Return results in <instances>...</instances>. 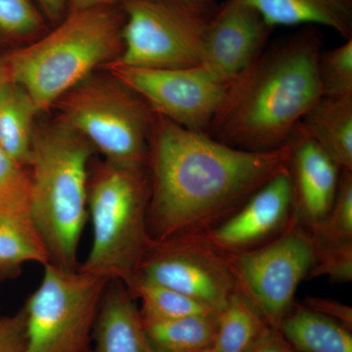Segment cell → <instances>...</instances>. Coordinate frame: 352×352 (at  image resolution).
<instances>
[{"label":"cell","instance_id":"1","mask_svg":"<svg viewBox=\"0 0 352 352\" xmlns=\"http://www.w3.org/2000/svg\"><path fill=\"white\" fill-rule=\"evenodd\" d=\"M155 116L149 141L147 217L155 242L205 232L289 168V144L270 151H248L208 132Z\"/></svg>","mask_w":352,"mask_h":352},{"label":"cell","instance_id":"2","mask_svg":"<svg viewBox=\"0 0 352 352\" xmlns=\"http://www.w3.org/2000/svg\"><path fill=\"white\" fill-rule=\"evenodd\" d=\"M315 27L264 50L227 85L208 133L239 149L263 152L288 144L305 113L322 97Z\"/></svg>","mask_w":352,"mask_h":352},{"label":"cell","instance_id":"3","mask_svg":"<svg viewBox=\"0 0 352 352\" xmlns=\"http://www.w3.org/2000/svg\"><path fill=\"white\" fill-rule=\"evenodd\" d=\"M124 15L118 3L69 11L43 38L4 59L7 75L39 112L48 110L100 65L119 59Z\"/></svg>","mask_w":352,"mask_h":352},{"label":"cell","instance_id":"4","mask_svg":"<svg viewBox=\"0 0 352 352\" xmlns=\"http://www.w3.org/2000/svg\"><path fill=\"white\" fill-rule=\"evenodd\" d=\"M94 151V146L61 122L34 131L29 168L32 219L50 263L66 270L80 268Z\"/></svg>","mask_w":352,"mask_h":352},{"label":"cell","instance_id":"5","mask_svg":"<svg viewBox=\"0 0 352 352\" xmlns=\"http://www.w3.org/2000/svg\"><path fill=\"white\" fill-rule=\"evenodd\" d=\"M150 193L146 166L106 162L97 168L88 182L92 244L78 270L131 286L153 243L147 223Z\"/></svg>","mask_w":352,"mask_h":352},{"label":"cell","instance_id":"6","mask_svg":"<svg viewBox=\"0 0 352 352\" xmlns=\"http://www.w3.org/2000/svg\"><path fill=\"white\" fill-rule=\"evenodd\" d=\"M59 102V122L100 151L106 162L131 168L148 166L154 113L115 76L113 80L88 76Z\"/></svg>","mask_w":352,"mask_h":352},{"label":"cell","instance_id":"7","mask_svg":"<svg viewBox=\"0 0 352 352\" xmlns=\"http://www.w3.org/2000/svg\"><path fill=\"white\" fill-rule=\"evenodd\" d=\"M217 0H120L122 54L113 63L146 69L201 66Z\"/></svg>","mask_w":352,"mask_h":352},{"label":"cell","instance_id":"8","mask_svg":"<svg viewBox=\"0 0 352 352\" xmlns=\"http://www.w3.org/2000/svg\"><path fill=\"white\" fill-rule=\"evenodd\" d=\"M25 302L27 352H91L99 307L110 280L48 263Z\"/></svg>","mask_w":352,"mask_h":352},{"label":"cell","instance_id":"9","mask_svg":"<svg viewBox=\"0 0 352 352\" xmlns=\"http://www.w3.org/2000/svg\"><path fill=\"white\" fill-rule=\"evenodd\" d=\"M224 254L236 289L270 327L279 328L295 305L298 285L314 263V241L307 229L294 214L288 227L270 242Z\"/></svg>","mask_w":352,"mask_h":352},{"label":"cell","instance_id":"10","mask_svg":"<svg viewBox=\"0 0 352 352\" xmlns=\"http://www.w3.org/2000/svg\"><path fill=\"white\" fill-rule=\"evenodd\" d=\"M138 274L217 312L236 291L226 254L215 249L203 233L153 241Z\"/></svg>","mask_w":352,"mask_h":352},{"label":"cell","instance_id":"11","mask_svg":"<svg viewBox=\"0 0 352 352\" xmlns=\"http://www.w3.org/2000/svg\"><path fill=\"white\" fill-rule=\"evenodd\" d=\"M110 68L155 115L193 131H208L228 85L215 80L201 66L146 69L112 63Z\"/></svg>","mask_w":352,"mask_h":352},{"label":"cell","instance_id":"12","mask_svg":"<svg viewBox=\"0 0 352 352\" xmlns=\"http://www.w3.org/2000/svg\"><path fill=\"white\" fill-rule=\"evenodd\" d=\"M272 30L245 0H226L208 25L201 67L228 83L265 50Z\"/></svg>","mask_w":352,"mask_h":352},{"label":"cell","instance_id":"13","mask_svg":"<svg viewBox=\"0 0 352 352\" xmlns=\"http://www.w3.org/2000/svg\"><path fill=\"white\" fill-rule=\"evenodd\" d=\"M293 217V187L288 168L265 183L237 212L203 235L223 254L248 251L279 236Z\"/></svg>","mask_w":352,"mask_h":352},{"label":"cell","instance_id":"14","mask_svg":"<svg viewBox=\"0 0 352 352\" xmlns=\"http://www.w3.org/2000/svg\"><path fill=\"white\" fill-rule=\"evenodd\" d=\"M288 144L294 214L308 231L332 208L342 170L298 126Z\"/></svg>","mask_w":352,"mask_h":352},{"label":"cell","instance_id":"15","mask_svg":"<svg viewBox=\"0 0 352 352\" xmlns=\"http://www.w3.org/2000/svg\"><path fill=\"white\" fill-rule=\"evenodd\" d=\"M91 352H160L148 336L135 298L118 280L109 282L102 298Z\"/></svg>","mask_w":352,"mask_h":352},{"label":"cell","instance_id":"16","mask_svg":"<svg viewBox=\"0 0 352 352\" xmlns=\"http://www.w3.org/2000/svg\"><path fill=\"white\" fill-rule=\"evenodd\" d=\"M28 263H50L32 221L31 188L0 194V276L18 274Z\"/></svg>","mask_w":352,"mask_h":352},{"label":"cell","instance_id":"17","mask_svg":"<svg viewBox=\"0 0 352 352\" xmlns=\"http://www.w3.org/2000/svg\"><path fill=\"white\" fill-rule=\"evenodd\" d=\"M298 127L340 170L352 173V96H322Z\"/></svg>","mask_w":352,"mask_h":352},{"label":"cell","instance_id":"18","mask_svg":"<svg viewBox=\"0 0 352 352\" xmlns=\"http://www.w3.org/2000/svg\"><path fill=\"white\" fill-rule=\"evenodd\" d=\"M270 27H323L352 38V0H245Z\"/></svg>","mask_w":352,"mask_h":352},{"label":"cell","instance_id":"19","mask_svg":"<svg viewBox=\"0 0 352 352\" xmlns=\"http://www.w3.org/2000/svg\"><path fill=\"white\" fill-rule=\"evenodd\" d=\"M39 111L27 91L8 76L0 80V147L29 168L34 118Z\"/></svg>","mask_w":352,"mask_h":352},{"label":"cell","instance_id":"20","mask_svg":"<svg viewBox=\"0 0 352 352\" xmlns=\"http://www.w3.org/2000/svg\"><path fill=\"white\" fill-rule=\"evenodd\" d=\"M278 329L300 352H352L351 330L303 305L295 302Z\"/></svg>","mask_w":352,"mask_h":352},{"label":"cell","instance_id":"21","mask_svg":"<svg viewBox=\"0 0 352 352\" xmlns=\"http://www.w3.org/2000/svg\"><path fill=\"white\" fill-rule=\"evenodd\" d=\"M270 326L236 289L219 312L217 333L210 352H251Z\"/></svg>","mask_w":352,"mask_h":352},{"label":"cell","instance_id":"22","mask_svg":"<svg viewBox=\"0 0 352 352\" xmlns=\"http://www.w3.org/2000/svg\"><path fill=\"white\" fill-rule=\"evenodd\" d=\"M217 319L219 312H210L143 322L150 340L160 352H203L208 351L214 342Z\"/></svg>","mask_w":352,"mask_h":352},{"label":"cell","instance_id":"23","mask_svg":"<svg viewBox=\"0 0 352 352\" xmlns=\"http://www.w3.org/2000/svg\"><path fill=\"white\" fill-rule=\"evenodd\" d=\"M129 291L135 300H140L139 309L146 321L170 320L189 315L217 312L141 274L138 275Z\"/></svg>","mask_w":352,"mask_h":352},{"label":"cell","instance_id":"24","mask_svg":"<svg viewBox=\"0 0 352 352\" xmlns=\"http://www.w3.org/2000/svg\"><path fill=\"white\" fill-rule=\"evenodd\" d=\"M308 233L315 251L352 242V173L342 171L332 208Z\"/></svg>","mask_w":352,"mask_h":352},{"label":"cell","instance_id":"25","mask_svg":"<svg viewBox=\"0 0 352 352\" xmlns=\"http://www.w3.org/2000/svg\"><path fill=\"white\" fill-rule=\"evenodd\" d=\"M318 74L322 96H352V38L321 51Z\"/></svg>","mask_w":352,"mask_h":352},{"label":"cell","instance_id":"26","mask_svg":"<svg viewBox=\"0 0 352 352\" xmlns=\"http://www.w3.org/2000/svg\"><path fill=\"white\" fill-rule=\"evenodd\" d=\"M43 13L32 0H0V32L11 38L34 36L43 29Z\"/></svg>","mask_w":352,"mask_h":352},{"label":"cell","instance_id":"27","mask_svg":"<svg viewBox=\"0 0 352 352\" xmlns=\"http://www.w3.org/2000/svg\"><path fill=\"white\" fill-rule=\"evenodd\" d=\"M327 276L335 283L352 280V242L315 251V261L307 278Z\"/></svg>","mask_w":352,"mask_h":352},{"label":"cell","instance_id":"28","mask_svg":"<svg viewBox=\"0 0 352 352\" xmlns=\"http://www.w3.org/2000/svg\"><path fill=\"white\" fill-rule=\"evenodd\" d=\"M24 307L12 316L0 318V352H27Z\"/></svg>","mask_w":352,"mask_h":352},{"label":"cell","instance_id":"29","mask_svg":"<svg viewBox=\"0 0 352 352\" xmlns=\"http://www.w3.org/2000/svg\"><path fill=\"white\" fill-rule=\"evenodd\" d=\"M31 188L29 168L21 166L0 147V194Z\"/></svg>","mask_w":352,"mask_h":352},{"label":"cell","instance_id":"30","mask_svg":"<svg viewBox=\"0 0 352 352\" xmlns=\"http://www.w3.org/2000/svg\"><path fill=\"white\" fill-rule=\"evenodd\" d=\"M303 305L318 312L324 316L339 322L344 327L352 331V307L333 298L320 296H307Z\"/></svg>","mask_w":352,"mask_h":352},{"label":"cell","instance_id":"31","mask_svg":"<svg viewBox=\"0 0 352 352\" xmlns=\"http://www.w3.org/2000/svg\"><path fill=\"white\" fill-rule=\"evenodd\" d=\"M251 352H300L284 337L279 329H267Z\"/></svg>","mask_w":352,"mask_h":352},{"label":"cell","instance_id":"32","mask_svg":"<svg viewBox=\"0 0 352 352\" xmlns=\"http://www.w3.org/2000/svg\"><path fill=\"white\" fill-rule=\"evenodd\" d=\"M43 14L51 24L56 25L66 17L69 0H38Z\"/></svg>","mask_w":352,"mask_h":352},{"label":"cell","instance_id":"33","mask_svg":"<svg viewBox=\"0 0 352 352\" xmlns=\"http://www.w3.org/2000/svg\"><path fill=\"white\" fill-rule=\"evenodd\" d=\"M104 3H111V2L109 0H69V11L78 10V9Z\"/></svg>","mask_w":352,"mask_h":352},{"label":"cell","instance_id":"34","mask_svg":"<svg viewBox=\"0 0 352 352\" xmlns=\"http://www.w3.org/2000/svg\"><path fill=\"white\" fill-rule=\"evenodd\" d=\"M6 76L8 75H7L6 62H4V60L0 59V80L6 78Z\"/></svg>","mask_w":352,"mask_h":352},{"label":"cell","instance_id":"35","mask_svg":"<svg viewBox=\"0 0 352 352\" xmlns=\"http://www.w3.org/2000/svg\"><path fill=\"white\" fill-rule=\"evenodd\" d=\"M109 1H110L111 3H118V2L120 1V0H109Z\"/></svg>","mask_w":352,"mask_h":352},{"label":"cell","instance_id":"36","mask_svg":"<svg viewBox=\"0 0 352 352\" xmlns=\"http://www.w3.org/2000/svg\"><path fill=\"white\" fill-rule=\"evenodd\" d=\"M203 352H210V351H203Z\"/></svg>","mask_w":352,"mask_h":352}]
</instances>
